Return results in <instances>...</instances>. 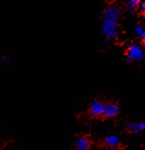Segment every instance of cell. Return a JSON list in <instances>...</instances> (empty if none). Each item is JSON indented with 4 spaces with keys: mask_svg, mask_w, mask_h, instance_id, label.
I'll return each instance as SVG.
<instances>
[{
    "mask_svg": "<svg viewBox=\"0 0 145 150\" xmlns=\"http://www.w3.org/2000/svg\"><path fill=\"white\" fill-rule=\"evenodd\" d=\"M141 43L145 46V30H144V32L142 33V36H141Z\"/></svg>",
    "mask_w": 145,
    "mask_h": 150,
    "instance_id": "12",
    "label": "cell"
},
{
    "mask_svg": "<svg viewBox=\"0 0 145 150\" xmlns=\"http://www.w3.org/2000/svg\"><path fill=\"white\" fill-rule=\"evenodd\" d=\"M127 56L129 59H140V58L142 57V54L140 51V49H138L135 46H130L128 50H127Z\"/></svg>",
    "mask_w": 145,
    "mask_h": 150,
    "instance_id": "6",
    "label": "cell"
},
{
    "mask_svg": "<svg viewBox=\"0 0 145 150\" xmlns=\"http://www.w3.org/2000/svg\"><path fill=\"white\" fill-rule=\"evenodd\" d=\"M141 1V0H128V3L130 8H132L133 9H137L139 8Z\"/></svg>",
    "mask_w": 145,
    "mask_h": 150,
    "instance_id": "9",
    "label": "cell"
},
{
    "mask_svg": "<svg viewBox=\"0 0 145 150\" xmlns=\"http://www.w3.org/2000/svg\"><path fill=\"white\" fill-rule=\"evenodd\" d=\"M103 150H115V149H114L113 147H109V146H108V147L105 148V149H103Z\"/></svg>",
    "mask_w": 145,
    "mask_h": 150,
    "instance_id": "14",
    "label": "cell"
},
{
    "mask_svg": "<svg viewBox=\"0 0 145 150\" xmlns=\"http://www.w3.org/2000/svg\"><path fill=\"white\" fill-rule=\"evenodd\" d=\"M105 1H106L108 4H109V5H111V4H113L115 1H116V0H105Z\"/></svg>",
    "mask_w": 145,
    "mask_h": 150,
    "instance_id": "13",
    "label": "cell"
},
{
    "mask_svg": "<svg viewBox=\"0 0 145 150\" xmlns=\"http://www.w3.org/2000/svg\"><path fill=\"white\" fill-rule=\"evenodd\" d=\"M90 146V143L88 139L84 137H79L75 142V147L77 150H88Z\"/></svg>",
    "mask_w": 145,
    "mask_h": 150,
    "instance_id": "7",
    "label": "cell"
},
{
    "mask_svg": "<svg viewBox=\"0 0 145 150\" xmlns=\"http://www.w3.org/2000/svg\"><path fill=\"white\" fill-rule=\"evenodd\" d=\"M141 15L143 17V18H145V1L141 4Z\"/></svg>",
    "mask_w": 145,
    "mask_h": 150,
    "instance_id": "10",
    "label": "cell"
},
{
    "mask_svg": "<svg viewBox=\"0 0 145 150\" xmlns=\"http://www.w3.org/2000/svg\"><path fill=\"white\" fill-rule=\"evenodd\" d=\"M105 142H106V144L109 147H116L120 144V139H118V137L116 135H109L106 138Z\"/></svg>",
    "mask_w": 145,
    "mask_h": 150,
    "instance_id": "8",
    "label": "cell"
},
{
    "mask_svg": "<svg viewBox=\"0 0 145 150\" xmlns=\"http://www.w3.org/2000/svg\"><path fill=\"white\" fill-rule=\"evenodd\" d=\"M128 129L132 133L136 134H141L142 131L145 130V122H132V123H129L128 125Z\"/></svg>",
    "mask_w": 145,
    "mask_h": 150,
    "instance_id": "5",
    "label": "cell"
},
{
    "mask_svg": "<svg viewBox=\"0 0 145 150\" xmlns=\"http://www.w3.org/2000/svg\"><path fill=\"white\" fill-rule=\"evenodd\" d=\"M20 150H22V149H20Z\"/></svg>",
    "mask_w": 145,
    "mask_h": 150,
    "instance_id": "15",
    "label": "cell"
},
{
    "mask_svg": "<svg viewBox=\"0 0 145 150\" xmlns=\"http://www.w3.org/2000/svg\"><path fill=\"white\" fill-rule=\"evenodd\" d=\"M118 110H120V108H118V104L109 102L108 104H105L102 116H104L105 118H112V117L116 116L118 113Z\"/></svg>",
    "mask_w": 145,
    "mask_h": 150,
    "instance_id": "2",
    "label": "cell"
},
{
    "mask_svg": "<svg viewBox=\"0 0 145 150\" xmlns=\"http://www.w3.org/2000/svg\"><path fill=\"white\" fill-rule=\"evenodd\" d=\"M103 32L108 37L113 36L116 32V21H112V19H104Z\"/></svg>",
    "mask_w": 145,
    "mask_h": 150,
    "instance_id": "3",
    "label": "cell"
},
{
    "mask_svg": "<svg viewBox=\"0 0 145 150\" xmlns=\"http://www.w3.org/2000/svg\"><path fill=\"white\" fill-rule=\"evenodd\" d=\"M8 62V57H6V56H3V58L1 59V63H2L3 64H6Z\"/></svg>",
    "mask_w": 145,
    "mask_h": 150,
    "instance_id": "11",
    "label": "cell"
},
{
    "mask_svg": "<svg viewBox=\"0 0 145 150\" xmlns=\"http://www.w3.org/2000/svg\"><path fill=\"white\" fill-rule=\"evenodd\" d=\"M120 12L116 6H109L103 13V18L104 19H112V21H117L120 18Z\"/></svg>",
    "mask_w": 145,
    "mask_h": 150,
    "instance_id": "4",
    "label": "cell"
},
{
    "mask_svg": "<svg viewBox=\"0 0 145 150\" xmlns=\"http://www.w3.org/2000/svg\"><path fill=\"white\" fill-rule=\"evenodd\" d=\"M105 108V103L101 100H96L91 103L89 108V113L92 117H99L102 116Z\"/></svg>",
    "mask_w": 145,
    "mask_h": 150,
    "instance_id": "1",
    "label": "cell"
}]
</instances>
